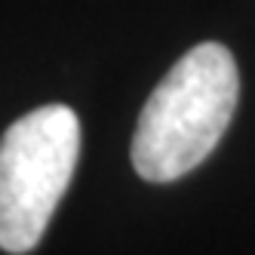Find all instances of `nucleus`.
<instances>
[{"mask_svg": "<svg viewBox=\"0 0 255 255\" xmlns=\"http://www.w3.org/2000/svg\"><path fill=\"white\" fill-rule=\"evenodd\" d=\"M80 157V120L68 105L22 114L0 135V249L31 252L65 197Z\"/></svg>", "mask_w": 255, "mask_h": 255, "instance_id": "2", "label": "nucleus"}, {"mask_svg": "<svg viewBox=\"0 0 255 255\" xmlns=\"http://www.w3.org/2000/svg\"><path fill=\"white\" fill-rule=\"evenodd\" d=\"M240 96L237 62L225 43H197L144 102L132 132V166L144 181L188 175L222 141Z\"/></svg>", "mask_w": 255, "mask_h": 255, "instance_id": "1", "label": "nucleus"}]
</instances>
